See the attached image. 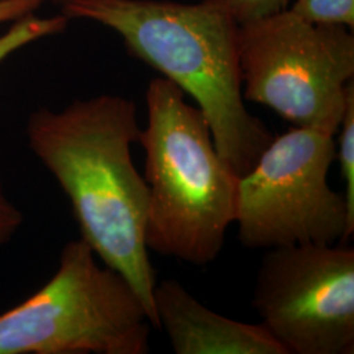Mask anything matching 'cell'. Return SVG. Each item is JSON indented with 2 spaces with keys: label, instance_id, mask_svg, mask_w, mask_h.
Returning a JSON list of instances; mask_svg holds the SVG:
<instances>
[{
  "label": "cell",
  "instance_id": "cell-6",
  "mask_svg": "<svg viewBox=\"0 0 354 354\" xmlns=\"http://www.w3.org/2000/svg\"><path fill=\"white\" fill-rule=\"evenodd\" d=\"M335 134L294 127L273 137L239 177L235 222L241 245L270 250L345 244L353 235L345 197L329 187Z\"/></svg>",
  "mask_w": 354,
  "mask_h": 354
},
{
  "label": "cell",
  "instance_id": "cell-15",
  "mask_svg": "<svg viewBox=\"0 0 354 354\" xmlns=\"http://www.w3.org/2000/svg\"><path fill=\"white\" fill-rule=\"evenodd\" d=\"M57 1H59L61 4H64V3H66V1H68V0H57Z\"/></svg>",
  "mask_w": 354,
  "mask_h": 354
},
{
  "label": "cell",
  "instance_id": "cell-12",
  "mask_svg": "<svg viewBox=\"0 0 354 354\" xmlns=\"http://www.w3.org/2000/svg\"><path fill=\"white\" fill-rule=\"evenodd\" d=\"M227 12L238 26L248 24L288 8L289 0H205Z\"/></svg>",
  "mask_w": 354,
  "mask_h": 354
},
{
  "label": "cell",
  "instance_id": "cell-10",
  "mask_svg": "<svg viewBox=\"0 0 354 354\" xmlns=\"http://www.w3.org/2000/svg\"><path fill=\"white\" fill-rule=\"evenodd\" d=\"M336 134V159H339L342 177L345 184V203L348 207L349 219L354 225V87L349 91L342 122Z\"/></svg>",
  "mask_w": 354,
  "mask_h": 354
},
{
  "label": "cell",
  "instance_id": "cell-8",
  "mask_svg": "<svg viewBox=\"0 0 354 354\" xmlns=\"http://www.w3.org/2000/svg\"><path fill=\"white\" fill-rule=\"evenodd\" d=\"M153 307L175 353L288 354L263 324L216 314L176 279L155 285Z\"/></svg>",
  "mask_w": 354,
  "mask_h": 354
},
{
  "label": "cell",
  "instance_id": "cell-1",
  "mask_svg": "<svg viewBox=\"0 0 354 354\" xmlns=\"http://www.w3.org/2000/svg\"><path fill=\"white\" fill-rule=\"evenodd\" d=\"M140 134L136 104L118 95L75 100L59 112L38 109L26 127L32 151L70 200L80 239L130 282L159 329L145 241L149 189L131 156Z\"/></svg>",
  "mask_w": 354,
  "mask_h": 354
},
{
  "label": "cell",
  "instance_id": "cell-7",
  "mask_svg": "<svg viewBox=\"0 0 354 354\" xmlns=\"http://www.w3.org/2000/svg\"><path fill=\"white\" fill-rule=\"evenodd\" d=\"M252 304L288 354H353V248L311 243L266 250Z\"/></svg>",
  "mask_w": 354,
  "mask_h": 354
},
{
  "label": "cell",
  "instance_id": "cell-4",
  "mask_svg": "<svg viewBox=\"0 0 354 354\" xmlns=\"http://www.w3.org/2000/svg\"><path fill=\"white\" fill-rule=\"evenodd\" d=\"M152 329L130 282L79 239L48 283L0 315V354H147Z\"/></svg>",
  "mask_w": 354,
  "mask_h": 354
},
{
  "label": "cell",
  "instance_id": "cell-14",
  "mask_svg": "<svg viewBox=\"0 0 354 354\" xmlns=\"http://www.w3.org/2000/svg\"><path fill=\"white\" fill-rule=\"evenodd\" d=\"M44 1L45 0H0V24L33 15Z\"/></svg>",
  "mask_w": 354,
  "mask_h": 354
},
{
  "label": "cell",
  "instance_id": "cell-13",
  "mask_svg": "<svg viewBox=\"0 0 354 354\" xmlns=\"http://www.w3.org/2000/svg\"><path fill=\"white\" fill-rule=\"evenodd\" d=\"M23 223L21 212L6 196L0 183V245L10 241Z\"/></svg>",
  "mask_w": 354,
  "mask_h": 354
},
{
  "label": "cell",
  "instance_id": "cell-9",
  "mask_svg": "<svg viewBox=\"0 0 354 354\" xmlns=\"http://www.w3.org/2000/svg\"><path fill=\"white\" fill-rule=\"evenodd\" d=\"M68 20L70 19L64 15L45 19L29 15L16 20L15 24L0 36V64L16 51L37 39L62 33Z\"/></svg>",
  "mask_w": 354,
  "mask_h": 354
},
{
  "label": "cell",
  "instance_id": "cell-3",
  "mask_svg": "<svg viewBox=\"0 0 354 354\" xmlns=\"http://www.w3.org/2000/svg\"><path fill=\"white\" fill-rule=\"evenodd\" d=\"M145 150L149 251L190 266H206L221 254L235 222L239 177L215 147L203 112L163 76L146 91Z\"/></svg>",
  "mask_w": 354,
  "mask_h": 354
},
{
  "label": "cell",
  "instance_id": "cell-11",
  "mask_svg": "<svg viewBox=\"0 0 354 354\" xmlns=\"http://www.w3.org/2000/svg\"><path fill=\"white\" fill-rule=\"evenodd\" d=\"M288 10L311 24L353 30L354 0H294Z\"/></svg>",
  "mask_w": 354,
  "mask_h": 354
},
{
  "label": "cell",
  "instance_id": "cell-5",
  "mask_svg": "<svg viewBox=\"0 0 354 354\" xmlns=\"http://www.w3.org/2000/svg\"><path fill=\"white\" fill-rule=\"evenodd\" d=\"M244 100L268 106L297 127L336 134L353 88V30L311 24L281 12L239 26Z\"/></svg>",
  "mask_w": 354,
  "mask_h": 354
},
{
  "label": "cell",
  "instance_id": "cell-2",
  "mask_svg": "<svg viewBox=\"0 0 354 354\" xmlns=\"http://www.w3.org/2000/svg\"><path fill=\"white\" fill-rule=\"evenodd\" d=\"M62 15L111 28L131 55L193 97L216 150L238 176L252 168L273 140L245 108L239 26L222 8L205 0H68Z\"/></svg>",
  "mask_w": 354,
  "mask_h": 354
}]
</instances>
